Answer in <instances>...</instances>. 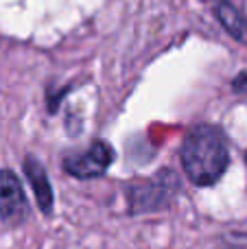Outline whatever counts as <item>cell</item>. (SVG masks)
<instances>
[{"label": "cell", "mask_w": 247, "mask_h": 249, "mask_svg": "<svg viewBox=\"0 0 247 249\" xmlns=\"http://www.w3.org/2000/svg\"><path fill=\"white\" fill-rule=\"evenodd\" d=\"M114 153L112 144L103 140H94L86 151H72L64 158L61 166L68 173L70 177H77V179H94L107 173V168L112 166Z\"/></svg>", "instance_id": "cell-3"}, {"label": "cell", "mask_w": 247, "mask_h": 249, "mask_svg": "<svg viewBox=\"0 0 247 249\" xmlns=\"http://www.w3.org/2000/svg\"><path fill=\"white\" fill-rule=\"evenodd\" d=\"M182 166L195 186H214L230 164V149L223 131L214 124H195L182 142Z\"/></svg>", "instance_id": "cell-1"}, {"label": "cell", "mask_w": 247, "mask_h": 249, "mask_svg": "<svg viewBox=\"0 0 247 249\" xmlns=\"http://www.w3.org/2000/svg\"><path fill=\"white\" fill-rule=\"evenodd\" d=\"M245 160H247V155H245Z\"/></svg>", "instance_id": "cell-8"}, {"label": "cell", "mask_w": 247, "mask_h": 249, "mask_svg": "<svg viewBox=\"0 0 247 249\" xmlns=\"http://www.w3.org/2000/svg\"><path fill=\"white\" fill-rule=\"evenodd\" d=\"M22 168H24V175L35 193V201H37L39 212L44 216H51L53 210H55V193H53V186L48 181L46 168L42 166V162L35 155H26Z\"/></svg>", "instance_id": "cell-5"}, {"label": "cell", "mask_w": 247, "mask_h": 249, "mask_svg": "<svg viewBox=\"0 0 247 249\" xmlns=\"http://www.w3.org/2000/svg\"><path fill=\"white\" fill-rule=\"evenodd\" d=\"M212 11L230 37H234L241 44H247V16H243L228 0H212Z\"/></svg>", "instance_id": "cell-6"}, {"label": "cell", "mask_w": 247, "mask_h": 249, "mask_svg": "<svg viewBox=\"0 0 247 249\" xmlns=\"http://www.w3.org/2000/svg\"><path fill=\"white\" fill-rule=\"evenodd\" d=\"M31 214L22 181L11 168H0V223L4 228H20Z\"/></svg>", "instance_id": "cell-4"}, {"label": "cell", "mask_w": 247, "mask_h": 249, "mask_svg": "<svg viewBox=\"0 0 247 249\" xmlns=\"http://www.w3.org/2000/svg\"><path fill=\"white\" fill-rule=\"evenodd\" d=\"M232 90L236 94H247V72H241L232 79Z\"/></svg>", "instance_id": "cell-7"}, {"label": "cell", "mask_w": 247, "mask_h": 249, "mask_svg": "<svg viewBox=\"0 0 247 249\" xmlns=\"http://www.w3.org/2000/svg\"><path fill=\"white\" fill-rule=\"evenodd\" d=\"M179 190H182L179 175L171 168H162L151 177L134 179L125 188L129 214H149V212L166 210Z\"/></svg>", "instance_id": "cell-2"}]
</instances>
